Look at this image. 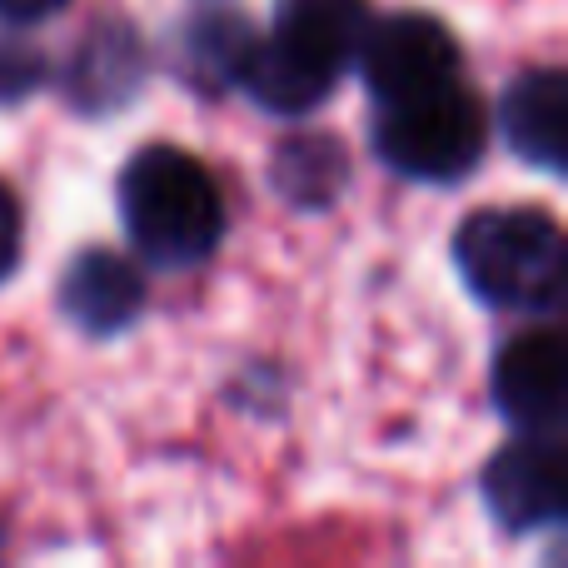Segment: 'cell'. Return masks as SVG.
Instances as JSON below:
<instances>
[{"instance_id": "6da1fadb", "label": "cell", "mask_w": 568, "mask_h": 568, "mask_svg": "<svg viewBox=\"0 0 568 568\" xmlns=\"http://www.w3.org/2000/svg\"><path fill=\"white\" fill-rule=\"evenodd\" d=\"M369 20V0H280L275 30L250 45L235 85L270 115H310L354 65Z\"/></svg>"}, {"instance_id": "7a4b0ae2", "label": "cell", "mask_w": 568, "mask_h": 568, "mask_svg": "<svg viewBox=\"0 0 568 568\" xmlns=\"http://www.w3.org/2000/svg\"><path fill=\"white\" fill-rule=\"evenodd\" d=\"M120 225L140 260L160 270H195L225 240L220 185L190 150L145 145L120 170Z\"/></svg>"}, {"instance_id": "3957f363", "label": "cell", "mask_w": 568, "mask_h": 568, "mask_svg": "<svg viewBox=\"0 0 568 568\" xmlns=\"http://www.w3.org/2000/svg\"><path fill=\"white\" fill-rule=\"evenodd\" d=\"M454 265L474 300L509 314H554L564 304L568 245L549 210L499 205L479 210L454 235Z\"/></svg>"}, {"instance_id": "277c9868", "label": "cell", "mask_w": 568, "mask_h": 568, "mask_svg": "<svg viewBox=\"0 0 568 568\" xmlns=\"http://www.w3.org/2000/svg\"><path fill=\"white\" fill-rule=\"evenodd\" d=\"M489 145V115L484 105L449 85H434L424 95L389 100L374 115V150L404 180L419 185H459L474 175Z\"/></svg>"}, {"instance_id": "5b68a950", "label": "cell", "mask_w": 568, "mask_h": 568, "mask_svg": "<svg viewBox=\"0 0 568 568\" xmlns=\"http://www.w3.org/2000/svg\"><path fill=\"white\" fill-rule=\"evenodd\" d=\"M354 65H359L369 95L389 105V100H409L434 85H449L454 70H459V45H454L444 20L424 16V10H399V16L369 20Z\"/></svg>"}, {"instance_id": "8992f818", "label": "cell", "mask_w": 568, "mask_h": 568, "mask_svg": "<svg viewBox=\"0 0 568 568\" xmlns=\"http://www.w3.org/2000/svg\"><path fill=\"white\" fill-rule=\"evenodd\" d=\"M484 509L509 534L559 529L568 509V474L559 434H524L484 464Z\"/></svg>"}, {"instance_id": "52a82bcc", "label": "cell", "mask_w": 568, "mask_h": 568, "mask_svg": "<svg viewBox=\"0 0 568 568\" xmlns=\"http://www.w3.org/2000/svg\"><path fill=\"white\" fill-rule=\"evenodd\" d=\"M568 349L554 329L509 339L494 359V404L519 434H564Z\"/></svg>"}, {"instance_id": "ba28073f", "label": "cell", "mask_w": 568, "mask_h": 568, "mask_svg": "<svg viewBox=\"0 0 568 568\" xmlns=\"http://www.w3.org/2000/svg\"><path fill=\"white\" fill-rule=\"evenodd\" d=\"M499 130L529 170L564 175L568 165V80L564 70H529L499 100Z\"/></svg>"}, {"instance_id": "9c48e42d", "label": "cell", "mask_w": 568, "mask_h": 568, "mask_svg": "<svg viewBox=\"0 0 568 568\" xmlns=\"http://www.w3.org/2000/svg\"><path fill=\"white\" fill-rule=\"evenodd\" d=\"M60 310L85 334H120L145 310V275L115 250H85L60 280Z\"/></svg>"}, {"instance_id": "30bf717a", "label": "cell", "mask_w": 568, "mask_h": 568, "mask_svg": "<svg viewBox=\"0 0 568 568\" xmlns=\"http://www.w3.org/2000/svg\"><path fill=\"white\" fill-rule=\"evenodd\" d=\"M110 36L115 40H105V30H100V36H85V45H80V55H75V80H70V85H75L80 110H110V105L135 95V85H140L135 30L110 26Z\"/></svg>"}, {"instance_id": "8fae6325", "label": "cell", "mask_w": 568, "mask_h": 568, "mask_svg": "<svg viewBox=\"0 0 568 568\" xmlns=\"http://www.w3.org/2000/svg\"><path fill=\"white\" fill-rule=\"evenodd\" d=\"M344 175H349V160L334 140L324 135H294L275 150V190L280 200L300 210H324L334 195L344 190Z\"/></svg>"}, {"instance_id": "7c38bea8", "label": "cell", "mask_w": 568, "mask_h": 568, "mask_svg": "<svg viewBox=\"0 0 568 568\" xmlns=\"http://www.w3.org/2000/svg\"><path fill=\"white\" fill-rule=\"evenodd\" d=\"M250 45H255V30L235 16H205L190 26L185 36V60L190 75L200 85H220V80H240V65H245Z\"/></svg>"}, {"instance_id": "4fadbf2b", "label": "cell", "mask_w": 568, "mask_h": 568, "mask_svg": "<svg viewBox=\"0 0 568 568\" xmlns=\"http://www.w3.org/2000/svg\"><path fill=\"white\" fill-rule=\"evenodd\" d=\"M45 75H50V65L30 40H16L0 30V105L36 95V90L45 85Z\"/></svg>"}, {"instance_id": "5bb4252c", "label": "cell", "mask_w": 568, "mask_h": 568, "mask_svg": "<svg viewBox=\"0 0 568 568\" xmlns=\"http://www.w3.org/2000/svg\"><path fill=\"white\" fill-rule=\"evenodd\" d=\"M20 240H26V225H20V205L6 185H0V284L16 275L20 265Z\"/></svg>"}, {"instance_id": "9a60e30c", "label": "cell", "mask_w": 568, "mask_h": 568, "mask_svg": "<svg viewBox=\"0 0 568 568\" xmlns=\"http://www.w3.org/2000/svg\"><path fill=\"white\" fill-rule=\"evenodd\" d=\"M70 0H0V20L6 26H40V20L60 16Z\"/></svg>"}]
</instances>
